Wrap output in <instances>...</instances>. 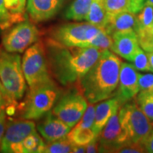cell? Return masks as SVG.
<instances>
[{
  "label": "cell",
  "instance_id": "obj_31",
  "mask_svg": "<svg viewBox=\"0 0 153 153\" xmlns=\"http://www.w3.org/2000/svg\"><path fill=\"white\" fill-rule=\"evenodd\" d=\"M139 88L140 90H153V74H140L139 75Z\"/></svg>",
  "mask_w": 153,
  "mask_h": 153
},
{
  "label": "cell",
  "instance_id": "obj_9",
  "mask_svg": "<svg viewBox=\"0 0 153 153\" xmlns=\"http://www.w3.org/2000/svg\"><path fill=\"white\" fill-rule=\"evenodd\" d=\"M88 101L78 88L63 94L54 105L52 112L72 128L81 119L87 109Z\"/></svg>",
  "mask_w": 153,
  "mask_h": 153
},
{
  "label": "cell",
  "instance_id": "obj_12",
  "mask_svg": "<svg viewBox=\"0 0 153 153\" xmlns=\"http://www.w3.org/2000/svg\"><path fill=\"white\" fill-rule=\"evenodd\" d=\"M139 75L140 73L132 64L122 62L118 85L114 95L117 99L120 106L133 100L140 92Z\"/></svg>",
  "mask_w": 153,
  "mask_h": 153
},
{
  "label": "cell",
  "instance_id": "obj_14",
  "mask_svg": "<svg viewBox=\"0 0 153 153\" xmlns=\"http://www.w3.org/2000/svg\"><path fill=\"white\" fill-rule=\"evenodd\" d=\"M65 0H27V12L33 23L46 22L59 12Z\"/></svg>",
  "mask_w": 153,
  "mask_h": 153
},
{
  "label": "cell",
  "instance_id": "obj_15",
  "mask_svg": "<svg viewBox=\"0 0 153 153\" xmlns=\"http://www.w3.org/2000/svg\"><path fill=\"white\" fill-rule=\"evenodd\" d=\"M111 51L128 61H132L137 50L140 48L136 32L117 33L111 36Z\"/></svg>",
  "mask_w": 153,
  "mask_h": 153
},
{
  "label": "cell",
  "instance_id": "obj_1",
  "mask_svg": "<svg viewBox=\"0 0 153 153\" xmlns=\"http://www.w3.org/2000/svg\"><path fill=\"white\" fill-rule=\"evenodd\" d=\"M46 53L53 76L65 86L76 83L97 61L103 50L94 47H66L46 40Z\"/></svg>",
  "mask_w": 153,
  "mask_h": 153
},
{
  "label": "cell",
  "instance_id": "obj_26",
  "mask_svg": "<svg viewBox=\"0 0 153 153\" xmlns=\"http://www.w3.org/2000/svg\"><path fill=\"white\" fill-rule=\"evenodd\" d=\"M73 144L67 137L45 144L43 153H70L72 152Z\"/></svg>",
  "mask_w": 153,
  "mask_h": 153
},
{
  "label": "cell",
  "instance_id": "obj_34",
  "mask_svg": "<svg viewBox=\"0 0 153 153\" xmlns=\"http://www.w3.org/2000/svg\"><path fill=\"white\" fill-rule=\"evenodd\" d=\"M140 46L146 52H153V37L152 36H138Z\"/></svg>",
  "mask_w": 153,
  "mask_h": 153
},
{
  "label": "cell",
  "instance_id": "obj_4",
  "mask_svg": "<svg viewBox=\"0 0 153 153\" xmlns=\"http://www.w3.org/2000/svg\"><path fill=\"white\" fill-rule=\"evenodd\" d=\"M22 64L29 88L55 82L50 71L45 45L42 41H38L24 52Z\"/></svg>",
  "mask_w": 153,
  "mask_h": 153
},
{
  "label": "cell",
  "instance_id": "obj_43",
  "mask_svg": "<svg viewBox=\"0 0 153 153\" xmlns=\"http://www.w3.org/2000/svg\"><path fill=\"white\" fill-rule=\"evenodd\" d=\"M145 4H146V5H151L153 7V0H146ZM145 4H144V5H145Z\"/></svg>",
  "mask_w": 153,
  "mask_h": 153
},
{
  "label": "cell",
  "instance_id": "obj_41",
  "mask_svg": "<svg viewBox=\"0 0 153 153\" xmlns=\"http://www.w3.org/2000/svg\"><path fill=\"white\" fill-rule=\"evenodd\" d=\"M150 65V71L153 72V52H146Z\"/></svg>",
  "mask_w": 153,
  "mask_h": 153
},
{
  "label": "cell",
  "instance_id": "obj_23",
  "mask_svg": "<svg viewBox=\"0 0 153 153\" xmlns=\"http://www.w3.org/2000/svg\"><path fill=\"white\" fill-rule=\"evenodd\" d=\"M108 21L124 11L130 10V0H103Z\"/></svg>",
  "mask_w": 153,
  "mask_h": 153
},
{
  "label": "cell",
  "instance_id": "obj_13",
  "mask_svg": "<svg viewBox=\"0 0 153 153\" xmlns=\"http://www.w3.org/2000/svg\"><path fill=\"white\" fill-rule=\"evenodd\" d=\"M37 130L45 142L49 143L66 138L71 131V128L50 111L44 115L43 119L39 122L37 125Z\"/></svg>",
  "mask_w": 153,
  "mask_h": 153
},
{
  "label": "cell",
  "instance_id": "obj_29",
  "mask_svg": "<svg viewBox=\"0 0 153 153\" xmlns=\"http://www.w3.org/2000/svg\"><path fill=\"white\" fill-rule=\"evenodd\" d=\"M131 62L133 63L132 65L134 66V68L138 71H150V65H149L147 54L141 48H140L137 50V52L135 53Z\"/></svg>",
  "mask_w": 153,
  "mask_h": 153
},
{
  "label": "cell",
  "instance_id": "obj_37",
  "mask_svg": "<svg viewBox=\"0 0 153 153\" xmlns=\"http://www.w3.org/2000/svg\"><path fill=\"white\" fill-rule=\"evenodd\" d=\"M86 152L87 153H95L100 152H99V140L98 138H94L93 140L87 144L85 146Z\"/></svg>",
  "mask_w": 153,
  "mask_h": 153
},
{
  "label": "cell",
  "instance_id": "obj_38",
  "mask_svg": "<svg viewBox=\"0 0 153 153\" xmlns=\"http://www.w3.org/2000/svg\"><path fill=\"white\" fill-rule=\"evenodd\" d=\"M144 146H145V149L146 152L153 153V130L151 132Z\"/></svg>",
  "mask_w": 153,
  "mask_h": 153
},
{
  "label": "cell",
  "instance_id": "obj_5",
  "mask_svg": "<svg viewBox=\"0 0 153 153\" xmlns=\"http://www.w3.org/2000/svg\"><path fill=\"white\" fill-rule=\"evenodd\" d=\"M0 79L15 100L23 98L27 81L22 70V58L17 53H10L0 47Z\"/></svg>",
  "mask_w": 153,
  "mask_h": 153
},
{
  "label": "cell",
  "instance_id": "obj_25",
  "mask_svg": "<svg viewBox=\"0 0 153 153\" xmlns=\"http://www.w3.org/2000/svg\"><path fill=\"white\" fill-rule=\"evenodd\" d=\"M136 15V33L147 30L153 22L152 6L145 4L142 10Z\"/></svg>",
  "mask_w": 153,
  "mask_h": 153
},
{
  "label": "cell",
  "instance_id": "obj_6",
  "mask_svg": "<svg viewBox=\"0 0 153 153\" xmlns=\"http://www.w3.org/2000/svg\"><path fill=\"white\" fill-rule=\"evenodd\" d=\"M119 117L130 143L144 146L153 130V122L141 111L136 101L131 100L121 106Z\"/></svg>",
  "mask_w": 153,
  "mask_h": 153
},
{
  "label": "cell",
  "instance_id": "obj_3",
  "mask_svg": "<svg viewBox=\"0 0 153 153\" xmlns=\"http://www.w3.org/2000/svg\"><path fill=\"white\" fill-rule=\"evenodd\" d=\"M60 94L55 82L30 88L24 101L17 106L21 118L38 120L53 109Z\"/></svg>",
  "mask_w": 153,
  "mask_h": 153
},
{
  "label": "cell",
  "instance_id": "obj_35",
  "mask_svg": "<svg viewBox=\"0 0 153 153\" xmlns=\"http://www.w3.org/2000/svg\"><path fill=\"white\" fill-rule=\"evenodd\" d=\"M7 116L8 114L6 112V110L0 111V148H1L2 140L5 133L6 127H7V122H8Z\"/></svg>",
  "mask_w": 153,
  "mask_h": 153
},
{
  "label": "cell",
  "instance_id": "obj_21",
  "mask_svg": "<svg viewBox=\"0 0 153 153\" xmlns=\"http://www.w3.org/2000/svg\"><path fill=\"white\" fill-rule=\"evenodd\" d=\"M45 143L38 131L33 132L22 141L20 153H43Z\"/></svg>",
  "mask_w": 153,
  "mask_h": 153
},
{
  "label": "cell",
  "instance_id": "obj_30",
  "mask_svg": "<svg viewBox=\"0 0 153 153\" xmlns=\"http://www.w3.org/2000/svg\"><path fill=\"white\" fill-rule=\"evenodd\" d=\"M12 26L10 16L6 10L4 0H0V29L6 30Z\"/></svg>",
  "mask_w": 153,
  "mask_h": 153
},
{
  "label": "cell",
  "instance_id": "obj_20",
  "mask_svg": "<svg viewBox=\"0 0 153 153\" xmlns=\"http://www.w3.org/2000/svg\"><path fill=\"white\" fill-rule=\"evenodd\" d=\"M4 4L10 16L13 25L27 19V0H4Z\"/></svg>",
  "mask_w": 153,
  "mask_h": 153
},
{
  "label": "cell",
  "instance_id": "obj_2",
  "mask_svg": "<svg viewBox=\"0 0 153 153\" xmlns=\"http://www.w3.org/2000/svg\"><path fill=\"white\" fill-rule=\"evenodd\" d=\"M122 60L112 51L105 49L97 61L76 82V88L89 103L113 97L119 81Z\"/></svg>",
  "mask_w": 153,
  "mask_h": 153
},
{
  "label": "cell",
  "instance_id": "obj_42",
  "mask_svg": "<svg viewBox=\"0 0 153 153\" xmlns=\"http://www.w3.org/2000/svg\"><path fill=\"white\" fill-rule=\"evenodd\" d=\"M8 107V105L3 99L0 97V111L2 110H6V108Z\"/></svg>",
  "mask_w": 153,
  "mask_h": 153
},
{
  "label": "cell",
  "instance_id": "obj_28",
  "mask_svg": "<svg viewBox=\"0 0 153 153\" xmlns=\"http://www.w3.org/2000/svg\"><path fill=\"white\" fill-rule=\"evenodd\" d=\"M112 38L111 36H110L109 34L105 31V29H101L100 31V33L95 36V38H94L91 41V43L89 44L90 47H94L96 49L105 50V49H111V45H112Z\"/></svg>",
  "mask_w": 153,
  "mask_h": 153
},
{
  "label": "cell",
  "instance_id": "obj_18",
  "mask_svg": "<svg viewBox=\"0 0 153 153\" xmlns=\"http://www.w3.org/2000/svg\"><path fill=\"white\" fill-rule=\"evenodd\" d=\"M86 22L99 28L104 29L108 22L103 0H93L88 11Z\"/></svg>",
  "mask_w": 153,
  "mask_h": 153
},
{
  "label": "cell",
  "instance_id": "obj_27",
  "mask_svg": "<svg viewBox=\"0 0 153 153\" xmlns=\"http://www.w3.org/2000/svg\"><path fill=\"white\" fill-rule=\"evenodd\" d=\"M95 114V105L93 103H89L85 112L83 113L81 119L73 128L78 129H93L94 122Z\"/></svg>",
  "mask_w": 153,
  "mask_h": 153
},
{
  "label": "cell",
  "instance_id": "obj_17",
  "mask_svg": "<svg viewBox=\"0 0 153 153\" xmlns=\"http://www.w3.org/2000/svg\"><path fill=\"white\" fill-rule=\"evenodd\" d=\"M136 14L128 10L110 19L104 29L107 34L112 36L117 33L136 32Z\"/></svg>",
  "mask_w": 153,
  "mask_h": 153
},
{
  "label": "cell",
  "instance_id": "obj_36",
  "mask_svg": "<svg viewBox=\"0 0 153 153\" xmlns=\"http://www.w3.org/2000/svg\"><path fill=\"white\" fill-rule=\"evenodd\" d=\"M145 2L146 0H130V11L134 14H138L142 10Z\"/></svg>",
  "mask_w": 153,
  "mask_h": 153
},
{
  "label": "cell",
  "instance_id": "obj_19",
  "mask_svg": "<svg viewBox=\"0 0 153 153\" xmlns=\"http://www.w3.org/2000/svg\"><path fill=\"white\" fill-rule=\"evenodd\" d=\"M93 0H74L66 12V18L72 21H85Z\"/></svg>",
  "mask_w": 153,
  "mask_h": 153
},
{
  "label": "cell",
  "instance_id": "obj_40",
  "mask_svg": "<svg viewBox=\"0 0 153 153\" xmlns=\"http://www.w3.org/2000/svg\"><path fill=\"white\" fill-rule=\"evenodd\" d=\"M137 36H152L153 37V22L147 30L137 33Z\"/></svg>",
  "mask_w": 153,
  "mask_h": 153
},
{
  "label": "cell",
  "instance_id": "obj_39",
  "mask_svg": "<svg viewBox=\"0 0 153 153\" xmlns=\"http://www.w3.org/2000/svg\"><path fill=\"white\" fill-rule=\"evenodd\" d=\"M74 153H84L86 152L85 146H80V145H73L72 146V152Z\"/></svg>",
  "mask_w": 153,
  "mask_h": 153
},
{
  "label": "cell",
  "instance_id": "obj_11",
  "mask_svg": "<svg viewBox=\"0 0 153 153\" xmlns=\"http://www.w3.org/2000/svg\"><path fill=\"white\" fill-rule=\"evenodd\" d=\"M35 131H37V128L33 120L24 118L8 119L0 152L5 153H20V147L22 141Z\"/></svg>",
  "mask_w": 153,
  "mask_h": 153
},
{
  "label": "cell",
  "instance_id": "obj_22",
  "mask_svg": "<svg viewBox=\"0 0 153 153\" xmlns=\"http://www.w3.org/2000/svg\"><path fill=\"white\" fill-rule=\"evenodd\" d=\"M135 98L139 107L153 122V90H140Z\"/></svg>",
  "mask_w": 153,
  "mask_h": 153
},
{
  "label": "cell",
  "instance_id": "obj_8",
  "mask_svg": "<svg viewBox=\"0 0 153 153\" xmlns=\"http://www.w3.org/2000/svg\"><path fill=\"white\" fill-rule=\"evenodd\" d=\"M40 32L33 22L25 20L6 29L2 37V46L10 52L21 54L39 41Z\"/></svg>",
  "mask_w": 153,
  "mask_h": 153
},
{
  "label": "cell",
  "instance_id": "obj_7",
  "mask_svg": "<svg viewBox=\"0 0 153 153\" xmlns=\"http://www.w3.org/2000/svg\"><path fill=\"white\" fill-rule=\"evenodd\" d=\"M101 29L88 22L66 23L54 28L50 38L66 47H88Z\"/></svg>",
  "mask_w": 153,
  "mask_h": 153
},
{
  "label": "cell",
  "instance_id": "obj_16",
  "mask_svg": "<svg viewBox=\"0 0 153 153\" xmlns=\"http://www.w3.org/2000/svg\"><path fill=\"white\" fill-rule=\"evenodd\" d=\"M120 107L119 102L115 96L96 103L93 126L95 138H98L100 132L102 131L103 128L107 123L111 116L115 114Z\"/></svg>",
  "mask_w": 153,
  "mask_h": 153
},
{
  "label": "cell",
  "instance_id": "obj_24",
  "mask_svg": "<svg viewBox=\"0 0 153 153\" xmlns=\"http://www.w3.org/2000/svg\"><path fill=\"white\" fill-rule=\"evenodd\" d=\"M66 137L73 145L86 146L93 140L95 135L93 129H78L72 128Z\"/></svg>",
  "mask_w": 153,
  "mask_h": 153
},
{
  "label": "cell",
  "instance_id": "obj_10",
  "mask_svg": "<svg viewBox=\"0 0 153 153\" xmlns=\"http://www.w3.org/2000/svg\"><path fill=\"white\" fill-rule=\"evenodd\" d=\"M100 152H117L119 149L131 144L121 124L119 110L111 116L98 136Z\"/></svg>",
  "mask_w": 153,
  "mask_h": 153
},
{
  "label": "cell",
  "instance_id": "obj_32",
  "mask_svg": "<svg viewBox=\"0 0 153 153\" xmlns=\"http://www.w3.org/2000/svg\"><path fill=\"white\" fill-rule=\"evenodd\" d=\"M0 97L3 99L8 105V107L6 109L10 108V107H17L18 105L16 104V100H15L10 95V94L8 93V91L6 90V88L4 86L1 79H0Z\"/></svg>",
  "mask_w": 153,
  "mask_h": 153
},
{
  "label": "cell",
  "instance_id": "obj_33",
  "mask_svg": "<svg viewBox=\"0 0 153 153\" xmlns=\"http://www.w3.org/2000/svg\"><path fill=\"white\" fill-rule=\"evenodd\" d=\"M117 152L118 153H141L146 152L145 146L140 144H129L126 146L119 149Z\"/></svg>",
  "mask_w": 153,
  "mask_h": 153
}]
</instances>
